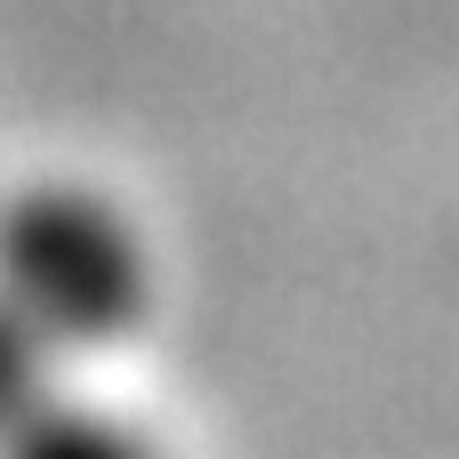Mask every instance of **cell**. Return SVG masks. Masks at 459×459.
Instances as JSON below:
<instances>
[{"mask_svg": "<svg viewBox=\"0 0 459 459\" xmlns=\"http://www.w3.org/2000/svg\"><path fill=\"white\" fill-rule=\"evenodd\" d=\"M0 299L73 363L153 315V250L97 186H24L0 210Z\"/></svg>", "mask_w": 459, "mask_h": 459, "instance_id": "1", "label": "cell"}, {"mask_svg": "<svg viewBox=\"0 0 459 459\" xmlns=\"http://www.w3.org/2000/svg\"><path fill=\"white\" fill-rule=\"evenodd\" d=\"M0 459H161V452H153L145 428H129V420H113V411L48 395L32 420H16V428L0 436Z\"/></svg>", "mask_w": 459, "mask_h": 459, "instance_id": "2", "label": "cell"}, {"mask_svg": "<svg viewBox=\"0 0 459 459\" xmlns=\"http://www.w3.org/2000/svg\"><path fill=\"white\" fill-rule=\"evenodd\" d=\"M56 371H65V355L0 299V436H8L16 420H32V411L56 395Z\"/></svg>", "mask_w": 459, "mask_h": 459, "instance_id": "3", "label": "cell"}]
</instances>
